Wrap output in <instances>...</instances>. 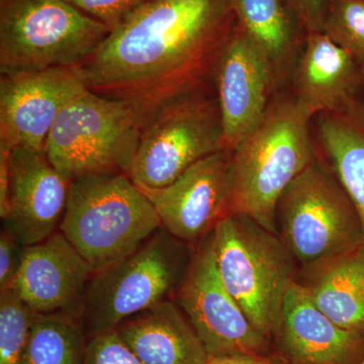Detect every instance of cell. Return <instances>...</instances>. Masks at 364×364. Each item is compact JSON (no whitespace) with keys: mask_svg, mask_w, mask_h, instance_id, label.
I'll return each instance as SVG.
<instances>
[{"mask_svg":"<svg viewBox=\"0 0 364 364\" xmlns=\"http://www.w3.org/2000/svg\"><path fill=\"white\" fill-rule=\"evenodd\" d=\"M35 315L11 289L0 293V364H21Z\"/></svg>","mask_w":364,"mask_h":364,"instance_id":"cb8c5ba5","label":"cell"},{"mask_svg":"<svg viewBox=\"0 0 364 364\" xmlns=\"http://www.w3.org/2000/svg\"><path fill=\"white\" fill-rule=\"evenodd\" d=\"M93 274L90 263L58 230L26 246L11 291L37 315L67 316L78 322Z\"/></svg>","mask_w":364,"mask_h":364,"instance_id":"4fadbf2b","label":"cell"},{"mask_svg":"<svg viewBox=\"0 0 364 364\" xmlns=\"http://www.w3.org/2000/svg\"><path fill=\"white\" fill-rule=\"evenodd\" d=\"M193 251L160 228L134 252L95 273L78 316L86 339L173 299Z\"/></svg>","mask_w":364,"mask_h":364,"instance_id":"5b68a950","label":"cell"},{"mask_svg":"<svg viewBox=\"0 0 364 364\" xmlns=\"http://www.w3.org/2000/svg\"><path fill=\"white\" fill-rule=\"evenodd\" d=\"M82 364H144L124 343L116 330L86 341Z\"/></svg>","mask_w":364,"mask_h":364,"instance_id":"d4e9b609","label":"cell"},{"mask_svg":"<svg viewBox=\"0 0 364 364\" xmlns=\"http://www.w3.org/2000/svg\"><path fill=\"white\" fill-rule=\"evenodd\" d=\"M9 214L2 229L21 245L39 243L58 231L68 200L69 183L45 153L13 148L9 157Z\"/></svg>","mask_w":364,"mask_h":364,"instance_id":"9a60e30c","label":"cell"},{"mask_svg":"<svg viewBox=\"0 0 364 364\" xmlns=\"http://www.w3.org/2000/svg\"><path fill=\"white\" fill-rule=\"evenodd\" d=\"M212 233L195 248L172 299L195 328L210 358L269 353L270 340L253 327L223 282Z\"/></svg>","mask_w":364,"mask_h":364,"instance_id":"30bf717a","label":"cell"},{"mask_svg":"<svg viewBox=\"0 0 364 364\" xmlns=\"http://www.w3.org/2000/svg\"><path fill=\"white\" fill-rule=\"evenodd\" d=\"M359 72H360V81L364 85V62L359 64Z\"/></svg>","mask_w":364,"mask_h":364,"instance_id":"4dcf8cb0","label":"cell"},{"mask_svg":"<svg viewBox=\"0 0 364 364\" xmlns=\"http://www.w3.org/2000/svg\"><path fill=\"white\" fill-rule=\"evenodd\" d=\"M86 341L75 318L36 314L21 364H82Z\"/></svg>","mask_w":364,"mask_h":364,"instance_id":"7402d4cb","label":"cell"},{"mask_svg":"<svg viewBox=\"0 0 364 364\" xmlns=\"http://www.w3.org/2000/svg\"><path fill=\"white\" fill-rule=\"evenodd\" d=\"M117 334L144 364H208L202 339L173 299L123 321Z\"/></svg>","mask_w":364,"mask_h":364,"instance_id":"ac0fdd59","label":"cell"},{"mask_svg":"<svg viewBox=\"0 0 364 364\" xmlns=\"http://www.w3.org/2000/svg\"><path fill=\"white\" fill-rule=\"evenodd\" d=\"M272 64L239 26L214 72L225 151L231 153L258 126L268 107Z\"/></svg>","mask_w":364,"mask_h":364,"instance_id":"5bb4252c","label":"cell"},{"mask_svg":"<svg viewBox=\"0 0 364 364\" xmlns=\"http://www.w3.org/2000/svg\"><path fill=\"white\" fill-rule=\"evenodd\" d=\"M237 26L273 64L291 52L296 40V14L287 0H232Z\"/></svg>","mask_w":364,"mask_h":364,"instance_id":"44dd1931","label":"cell"},{"mask_svg":"<svg viewBox=\"0 0 364 364\" xmlns=\"http://www.w3.org/2000/svg\"><path fill=\"white\" fill-rule=\"evenodd\" d=\"M237 28L232 0H148L80 67L87 90L129 102L143 128L162 107L207 90Z\"/></svg>","mask_w":364,"mask_h":364,"instance_id":"6da1fadb","label":"cell"},{"mask_svg":"<svg viewBox=\"0 0 364 364\" xmlns=\"http://www.w3.org/2000/svg\"><path fill=\"white\" fill-rule=\"evenodd\" d=\"M318 133L335 176L358 210L364 237V105L355 102L346 111L320 114ZM360 247L364 253V239Z\"/></svg>","mask_w":364,"mask_h":364,"instance_id":"ffe728a7","label":"cell"},{"mask_svg":"<svg viewBox=\"0 0 364 364\" xmlns=\"http://www.w3.org/2000/svg\"><path fill=\"white\" fill-rule=\"evenodd\" d=\"M143 123L129 102L86 90L62 109L44 153L67 181L130 172Z\"/></svg>","mask_w":364,"mask_h":364,"instance_id":"8992f818","label":"cell"},{"mask_svg":"<svg viewBox=\"0 0 364 364\" xmlns=\"http://www.w3.org/2000/svg\"><path fill=\"white\" fill-rule=\"evenodd\" d=\"M212 235L225 287L253 327L272 341L287 291L296 280L294 256L279 235L247 215H227Z\"/></svg>","mask_w":364,"mask_h":364,"instance_id":"277c9868","label":"cell"},{"mask_svg":"<svg viewBox=\"0 0 364 364\" xmlns=\"http://www.w3.org/2000/svg\"><path fill=\"white\" fill-rule=\"evenodd\" d=\"M331 0H287L306 33L323 30Z\"/></svg>","mask_w":364,"mask_h":364,"instance_id":"83f0119b","label":"cell"},{"mask_svg":"<svg viewBox=\"0 0 364 364\" xmlns=\"http://www.w3.org/2000/svg\"><path fill=\"white\" fill-rule=\"evenodd\" d=\"M277 227L280 239L304 269L350 252L364 239L350 198L336 176L316 159L282 193Z\"/></svg>","mask_w":364,"mask_h":364,"instance_id":"ba28073f","label":"cell"},{"mask_svg":"<svg viewBox=\"0 0 364 364\" xmlns=\"http://www.w3.org/2000/svg\"><path fill=\"white\" fill-rule=\"evenodd\" d=\"M11 148L0 144V218L4 220L9 214V184H11V170L9 157Z\"/></svg>","mask_w":364,"mask_h":364,"instance_id":"f546056e","label":"cell"},{"mask_svg":"<svg viewBox=\"0 0 364 364\" xmlns=\"http://www.w3.org/2000/svg\"><path fill=\"white\" fill-rule=\"evenodd\" d=\"M273 339L291 364H359L364 359V334L333 322L298 280L287 291Z\"/></svg>","mask_w":364,"mask_h":364,"instance_id":"2e32d148","label":"cell"},{"mask_svg":"<svg viewBox=\"0 0 364 364\" xmlns=\"http://www.w3.org/2000/svg\"><path fill=\"white\" fill-rule=\"evenodd\" d=\"M360 246L304 269L306 279L299 282L333 322L364 334V253Z\"/></svg>","mask_w":364,"mask_h":364,"instance_id":"d6986e66","label":"cell"},{"mask_svg":"<svg viewBox=\"0 0 364 364\" xmlns=\"http://www.w3.org/2000/svg\"><path fill=\"white\" fill-rule=\"evenodd\" d=\"M25 246L6 231L1 229L0 233V293L13 287L21 262Z\"/></svg>","mask_w":364,"mask_h":364,"instance_id":"4316f807","label":"cell"},{"mask_svg":"<svg viewBox=\"0 0 364 364\" xmlns=\"http://www.w3.org/2000/svg\"><path fill=\"white\" fill-rule=\"evenodd\" d=\"M222 150L217 97L198 91L164 105L144 127L129 176L141 189L165 188L195 163Z\"/></svg>","mask_w":364,"mask_h":364,"instance_id":"9c48e42d","label":"cell"},{"mask_svg":"<svg viewBox=\"0 0 364 364\" xmlns=\"http://www.w3.org/2000/svg\"><path fill=\"white\" fill-rule=\"evenodd\" d=\"M322 32L349 53L358 64L364 62V0H331Z\"/></svg>","mask_w":364,"mask_h":364,"instance_id":"603a6c76","label":"cell"},{"mask_svg":"<svg viewBox=\"0 0 364 364\" xmlns=\"http://www.w3.org/2000/svg\"><path fill=\"white\" fill-rule=\"evenodd\" d=\"M87 90L80 68L11 72L0 77V144L44 153L60 112Z\"/></svg>","mask_w":364,"mask_h":364,"instance_id":"8fae6325","label":"cell"},{"mask_svg":"<svg viewBox=\"0 0 364 364\" xmlns=\"http://www.w3.org/2000/svg\"><path fill=\"white\" fill-rule=\"evenodd\" d=\"M231 153L222 150L195 163L169 186L142 189L161 228L196 248L231 215Z\"/></svg>","mask_w":364,"mask_h":364,"instance_id":"7c38bea8","label":"cell"},{"mask_svg":"<svg viewBox=\"0 0 364 364\" xmlns=\"http://www.w3.org/2000/svg\"><path fill=\"white\" fill-rule=\"evenodd\" d=\"M160 228L149 198L128 174H91L69 183L59 231L95 273L134 252Z\"/></svg>","mask_w":364,"mask_h":364,"instance_id":"3957f363","label":"cell"},{"mask_svg":"<svg viewBox=\"0 0 364 364\" xmlns=\"http://www.w3.org/2000/svg\"><path fill=\"white\" fill-rule=\"evenodd\" d=\"M109 33L66 0H0V73L80 68Z\"/></svg>","mask_w":364,"mask_h":364,"instance_id":"52a82bcc","label":"cell"},{"mask_svg":"<svg viewBox=\"0 0 364 364\" xmlns=\"http://www.w3.org/2000/svg\"><path fill=\"white\" fill-rule=\"evenodd\" d=\"M208 364H291L280 354L234 353L213 356Z\"/></svg>","mask_w":364,"mask_h":364,"instance_id":"f1b7e54d","label":"cell"},{"mask_svg":"<svg viewBox=\"0 0 364 364\" xmlns=\"http://www.w3.org/2000/svg\"><path fill=\"white\" fill-rule=\"evenodd\" d=\"M81 13L112 31L148 0H66Z\"/></svg>","mask_w":364,"mask_h":364,"instance_id":"484cf974","label":"cell"},{"mask_svg":"<svg viewBox=\"0 0 364 364\" xmlns=\"http://www.w3.org/2000/svg\"><path fill=\"white\" fill-rule=\"evenodd\" d=\"M359 364H364V359H363V361H361V363H359Z\"/></svg>","mask_w":364,"mask_h":364,"instance_id":"1f68e13d","label":"cell"},{"mask_svg":"<svg viewBox=\"0 0 364 364\" xmlns=\"http://www.w3.org/2000/svg\"><path fill=\"white\" fill-rule=\"evenodd\" d=\"M359 64L324 32L306 33L296 76V98L311 116L346 111L355 104Z\"/></svg>","mask_w":364,"mask_h":364,"instance_id":"e0dca14e","label":"cell"},{"mask_svg":"<svg viewBox=\"0 0 364 364\" xmlns=\"http://www.w3.org/2000/svg\"><path fill=\"white\" fill-rule=\"evenodd\" d=\"M311 117L296 100L269 105L258 126L231 152L232 214L247 215L279 235V198L315 160Z\"/></svg>","mask_w":364,"mask_h":364,"instance_id":"7a4b0ae2","label":"cell"}]
</instances>
